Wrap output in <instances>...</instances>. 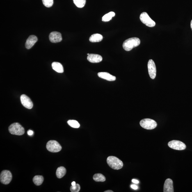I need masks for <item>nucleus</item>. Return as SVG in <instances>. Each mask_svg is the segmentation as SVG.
I'll use <instances>...</instances> for the list:
<instances>
[{
	"label": "nucleus",
	"mask_w": 192,
	"mask_h": 192,
	"mask_svg": "<svg viewBox=\"0 0 192 192\" xmlns=\"http://www.w3.org/2000/svg\"><path fill=\"white\" fill-rule=\"evenodd\" d=\"M140 43V39L137 37H132L124 41L123 44V47L126 51L131 50L133 48L137 47Z\"/></svg>",
	"instance_id": "f257e3e1"
},
{
	"label": "nucleus",
	"mask_w": 192,
	"mask_h": 192,
	"mask_svg": "<svg viewBox=\"0 0 192 192\" xmlns=\"http://www.w3.org/2000/svg\"><path fill=\"white\" fill-rule=\"evenodd\" d=\"M107 162L110 167L115 170H119L123 166V163L116 156H109L107 159Z\"/></svg>",
	"instance_id": "f03ea898"
},
{
	"label": "nucleus",
	"mask_w": 192,
	"mask_h": 192,
	"mask_svg": "<svg viewBox=\"0 0 192 192\" xmlns=\"http://www.w3.org/2000/svg\"><path fill=\"white\" fill-rule=\"evenodd\" d=\"M9 131L12 135L21 136L24 134L25 130L18 123H14L9 127Z\"/></svg>",
	"instance_id": "7ed1b4c3"
},
{
	"label": "nucleus",
	"mask_w": 192,
	"mask_h": 192,
	"mask_svg": "<svg viewBox=\"0 0 192 192\" xmlns=\"http://www.w3.org/2000/svg\"><path fill=\"white\" fill-rule=\"evenodd\" d=\"M140 124L142 127L147 129H153L157 125L155 121L149 119H145L141 120L140 121Z\"/></svg>",
	"instance_id": "20e7f679"
},
{
	"label": "nucleus",
	"mask_w": 192,
	"mask_h": 192,
	"mask_svg": "<svg viewBox=\"0 0 192 192\" xmlns=\"http://www.w3.org/2000/svg\"><path fill=\"white\" fill-rule=\"evenodd\" d=\"M46 148L49 152L56 153L61 151L62 147L56 140H50L46 144Z\"/></svg>",
	"instance_id": "39448f33"
},
{
	"label": "nucleus",
	"mask_w": 192,
	"mask_h": 192,
	"mask_svg": "<svg viewBox=\"0 0 192 192\" xmlns=\"http://www.w3.org/2000/svg\"><path fill=\"white\" fill-rule=\"evenodd\" d=\"M140 19L142 23L149 27H153L155 26L156 23L151 18L147 12H142L140 15Z\"/></svg>",
	"instance_id": "423d86ee"
},
{
	"label": "nucleus",
	"mask_w": 192,
	"mask_h": 192,
	"mask_svg": "<svg viewBox=\"0 0 192 192\" xmlns=\"http://www.w3.org/2000/svg\"><path fill=\"white\" fill-rule=\"evenodd\" d=\"M12 179V175L9 171L3 170L0 175V180L2 184L7 185L9 184Z\"/></svg>",
	"instance_id": "0eeeda50"
},
{
	"label": "nucleus",
	"mask_w": 192,
	"mask_h": 192,
	"mask_svg": "<svg viewBox=\"0 0 192 192\" xmlns=\"http://www.w3.org/2000/svg\"><path fill=\"white\" fill-rule=\"evenodd\" d=\"M170 148L177 150H183L186 148V145L183 142L177 140H172L168 143Z\"/></svg>",
	"instance_id": "6e6552de"
},
{
	"label": "nucleus",
	"mask_w": 192,
	"mask_h": 192,
	"mask_svg": "<svg viewBox=\"0 0 192 192\" xmlns=\"http://www.w3.org/2000/svg\"><path fill=\"white\" fill-rule=\"evenodd\" d=\"M148 68L149 76L151 79H154L156 76V68L153 60H149L148 63Z\"/></svg>",
	"instance_id": "1a4fd4ad"
},
{
	"label": "nucleus",
	"mask_w": 192,
	"mask_h": 192,
	"mask_svg": "<svg viewBox=\"0 0 192 192\" xmlns=\"http://www.w3.org/2000/svg\"><path fill=\"white\" fill-rule=\"evenodd\" d=\"M20 100L21 104L24 107L30 109L33 108V103L30 98L25 94L21 96Z\"/></svg>",
	"instance_id": "9d476101"
},
{
	"label": "nucleus",
	"mask_w": 192,
	"mask_h": 192,
	"mask_svg": "<svg viewBox=\"0 0 192 192\" xmlns=\"http://www.w3.org/2000/svg\"><path fill=\"white\" fill-rule=\"evenodd\" d=\"M49 40L51 42L55 43L60 42L62 40L61 34L58 32H51L49 35Z\"/></svg>",
	"instance_id": "9b49d317"
},
{
	"label": "nucleus",
	"mask_w": 192,
	"mask_h": 192,
	"mask_svg": "<svg viewBox=\"0 0 192 192\" xmlns=\"http://www.w3.org/2000/svg\"><path fill=\"white\" fill-rule=\"evenodd\" d=\"M38 40L37 37L35 35H30L26 40L25 46L27 49H31Z\"/></svg>",
	"instance_id": "f8f14e48"
},
{
	"label": "nucleus",
	"mask_w": 192,
	"mask_h": 192,
	"mask_svg": "<svg viewBox=\"0 0 192 192\" xmlns=\"http://www.w3.org/2000/svg\"><path fill=\"white\" fill-rule=\"evenodd\" d=\"M164 192H174L173 181L172 179H167L165 181L164 185Z\"/></svg>",
	"instance_id": "ddd939ff"
},
{
	"label": "nucleus",
	"mask_w": 192,
	"mask_h": 192,
	"mask_svg": "<svg viewBox=\"0 0 192 192\" xmlns=\"http://www.w3.org/2000/svg\"><path fill=\"white\" fill-rule=\"evenodd\" d=\"M87 60L91 63H98L102 61L103 58L100 55H99L90 54L87 57Z\"/></svg>",
	"instance_id": "4468645a"
},
{
	"label": "nucleus",
	"mask_w": 192,
	"mask_h": 192,
	"mask_svg": "<svg viewBox=\"0 0 192 192\" xmlns=\"http://www.w3.org/2000/svg\"><path fill=\"white\" fill-rule=\"evenodd\" d=\"M97 75L100 78L108 81H114L116 79L115 76L112 75L107 72H99L98 73Z\"/></svg>",
	"instance_id": "2eb2a0df"
},
{
	"label": "nucleus",
	"mask_w": 192,
	"mask_h": 192,
	"mask_svg": "<svg viewBox=\"0 0 192 192\" xmlns=\"http://www.w3.org/2000/svg\"><path fill=\"white\" fill-rule=\"evenodd\" d=\"M52 66L53 70L59 73H62L64 72V69L63 66L59 62H53L52 64Z\"/></svg>",
	"instance_id": "dca6fc26"
},
{
	"label": "nucleus",
	"mask_w": 192,
	"mask_h": 192,
	"mask_svg": "<svg viewBox=\"0 0 192 192\" xmlns=\"http://www.w3.org/2000/svg\"><path fill=\"white\" fill-rule=\"evenodd\" d=\"M103 36L99 33L94 34L89 38L90 41L92 42H97L101 41L103 40Z\"/></svg>",
	"instance_id": "f3484780"
},
{
	"label": "nucleus",
	"mask_w": 192,
	"mask_h": 192,
	"mask_svg": "<svg viewBox=\"0 0 192 192\" xmlns=\"http://www.w3.org/2000/svg\"><path fill=\"white\" fill-rule=\"evenodd\" d=\"M66 173V169L63 167H58L57 169L56 175L57 177L59 179L63 177Z\"/></svg>",
	"instance_id": "a211bd4d"
},
{
	"label": "nucleus",
	"mask_w": 192,
	"mask_h": 192,
	"mask_svg": "<svg viewBox=\"0 0 192 192\" xmlns=\"http://www.w3.org/2000/svg\"><path fill=\"white\" fill-rule=\"evenodd\" d=\"M44 180V177L41 175L35 176L33 179V182L37 186H40L41 185Z\"/></svg>",
	"instance_id": "6ab92c4d"
},
{
	"label": "nucleus",
	"mask_w": 192,
	"mask_h": 192,
	"mask_svg": "<svg viewBox=\"0 0 192 192\" xmlns=\"http://www.w3.org/2000/svg\"><path fill=\"white\" fill-rule=\"evenodd\" d=\"M94 180L97 182H104L106 180V178L104 175L101 174H96L93 177Z\"/></svg>",
	"instance_id": "aec40b11"
},
{
	"label": "nucleus",
	"mask_w": 192,
	"mask_h": 192,
	"mask_svg": "<svg viewBox=\"0 0 192 192\" xmlns=\"http://www.w3.org/2000/svg\"><path fill=\"white\" fill-rule=\"evenodd\" d=\"M115 14L114 12H110L105 14L102 17V21H108L111 20L112 17H114Z\"/></svg>",
	"instance_id": "412c9836"
},
{
	"label": "nucleus",
	"mask_w": 192,
	"mask_h": 192,
	"mask_svg": "<svg viewBox=\"0 0 192 192\" xmlns=\"http://www.w3.org/2000/svg\"><path fill=\"white\" fill-rule=\"evenodd\" d=\"M76 6L79 8H82L86 3V0H73Z\"/></svg>",
	"instance_id": "4be33fe9"
},
{
	"label": "nucleus",
	"mask_w": 192,
	"mask_h": 192,
	"mask_svg": "<svg viewBox=\"0 0 192 192\" xmlns=\"http://www.w3.org/2000/svg\"><path fill=\"white\" fill-rule=\"evenodd\" d=\"M67 123L71 127L74 128H78L80 126L79 122L76 120H69L68 121Z\"/></svg>",
	"instance_id": "5701e85b"
},
{
	"label": "nucleus",
	"mask_w": 192,
	"mask_h": 192,
	"mask_svg": "<svg viewBox=\"0 0 192 192\" xmlns=\"http://www.w3.org/2000/svg\"><path fill=\"white\" fill-rule=\"evenodd\" d=\"M43 4L46 7L49 8L52 6L53 0H42Z\"/></svg>",
	"instance_id": "b1692460"
},
{
	"label": "nucleus",
	"mask_w": 192,
	"mask_h": 192,
	"mask_svg": "<svg viewBox=\"0 0 192 192\" xmlns=\"http://www.w3.org/2000/svg\"><path fill=\"white\" fill-rule=\"evenodd\" d=\"M81 189V187L79 184H76L75 185L71 186L70 190L72 192H79Z\"/></svg>",
	"instance_id": "393cba45"
},
{
	"label": "nucleus",
	"mask_w": 192,
	"mask_h": 192,
	"mask_svg": "<svg viewBox=\"0 0 192 192\" xmlns=\"http://www.w3.org/2000/svg\"><path fill=\"white\" fill-rule=\"evenodd\" d=\"M131 187L134 190H137L138 188V186L135 185H132Z\"/></svg>",
	"instance_id": "a878e982"
},
{
	"label": "nucleus",
	"mask_w": 192,
	"mask_h": 192,
	"mask_svg": "<svg viewBox=\"0 0 192 192\" xmlns=\"http://www.w3.org/2000/svg\"><path fill=\"white\" fill-rule=\"evenodd\" d=\"M33 131L31 130H28V135H29V136H32V135H33Z\"/></svg>",
	"instance_id": "bb28decb"
},
{
	"label": "nucleus",
	"mask_w": 192,
	"mask_h": 192,
	"mask_svg": "<svg viewBox=\"0 0 192 192\" xmlns=\"http://www.w3.org/2000/svg\"><path fill=\"white\" fill-rule=\"evenodd\" d=\"M132 181L133 183H135V184H138L139 183L138 180L135 179H132Z\"/></svg>",
	"instance_id": "cd10ccee"
},
{
	"label": "nucleus",
	"mask_w": 192,
	"mask_h": 192,
	"mask_svg": "<svg viewBox=\"0 0 192 192\" xmlns=\"http://www.w3.org/2000/svg\"><path fill=\"white\" fill-rule=\"evenodd\" d=\"M76 185V183L75 181H73V182L72 183V186H74L75 185Z\"/></svg>",
	"instance_id": "c85d7f7f"
},
{
	"label": "nucleus",
	"mask_w": 192,
	"mask_h": 192,
	"mask_svg": "<svg viewBox=\"0 0 192 192\" xmlns=\"http://www.w3.org/2000/svg\"><path fill=\"white\" fill-rule=\"evenodd\" d=\"M105 192H113V191H112V190H107V191H105Z\"/></svg>",
	"instance_id": "c756f323"
},
{
	"label": "nucleus",
	"mask_w": 192,
	"mask_h": 192,
	"mask_svg": "<svg viewBox=\"0 0 192 192\" xmlns=\"http://www.w3.org/2000/svg\"><path fill=\"white\" fill-rule=\"evenodd\" d=\"M190 26H191V28L192 30V20L191 21V24H190Z\"/></svg>",
	"instance_id": "7c9ffc66"
},
{
	"label": "nucleus",
	"mask_w": 192,
	"mask_h": 192,
	"mask_svg": "<svg viewBox=\"0 0 192 192\" xmlns=\"http://www.w3.org/2000/svg\"><path fill=\"white\" fill-rule=\"evenodd\" d=\"M89 54H90L89 53H88V54H87V55H89Z\"/></svg>",
	"instance_id": "2f4dec72"
}]
</instances>
